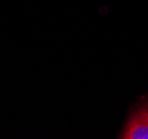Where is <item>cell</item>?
I'll list each match as a JSON object with an SVG mask.
<instances>
[{
    "instance_id": "1",
    "label": "cell",
    "mask_w": 148,
    "mask_h": 139,
    "mask_svg": "<svg viewBox=\"0 0 148 139\" xmlns=\"http://www.w3.org/2000/svg\"><path fill=\"white\" fill-rule=\"evenodd\" d=\"M120 138L148 139V107H143L134 112Z\"/></svg>"
}]
</instances>
